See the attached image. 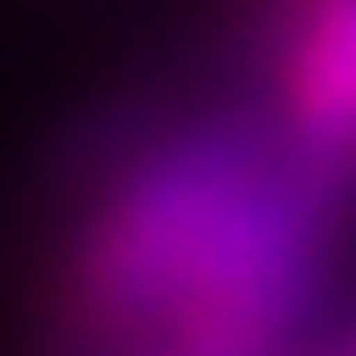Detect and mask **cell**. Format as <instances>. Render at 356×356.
I'll use <instances>...</instances> for the list:
<instances>
[{
    "instance_id": "cell-2",
    "label": "cell",
    "mask_w": 356,
    "mask_h": 356,
    "mask_svg": "<svg viewBox=\"0 0 356 356\" xmlns=\"http://www.w3.org/2000/svg\"><path fill=\"white\" fill-rule=\"evenodd\" d=\"M289 127L312 149H356V0H319L282 60Z\"/></svg>"
},
{
    "instance_id": "cell-1",
    "label": "cell",
    "mask_w": 356,
    "mask_h": 356,
    "mask_svg": "<svg viewBox=\"0 0 356 356\" xmlns=\"http://www.w3.org/2000/svg\"><path fill=\"white\" fill-rule=\"evenodd\" d=\"M319 200L252 134H193L111 186L82 238V297L156 356H260L305 312Z\"/></svg>"
}]
</instances>
